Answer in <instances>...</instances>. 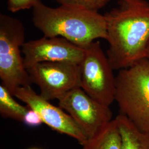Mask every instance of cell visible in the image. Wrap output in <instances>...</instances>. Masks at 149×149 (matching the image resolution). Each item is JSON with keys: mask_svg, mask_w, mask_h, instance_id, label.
Returning a JSON list of instances; mask_svg holds the SVG:
<instances>
[{"mask_svg": "<svg viewBox=\"0 0 149 149\" xmlns=\"http://www.w3.org/2000/svg\"><path fill=\"white\" fill-rule=\"evenodd\" d=\"M107 56L114 70L128 68L145 58L149 40V3L119 0L118 7L105 15Z\"/></svg>", "mask_w": 149, "mask_h": 149, "instance_id": "1", "label": "cell"}, {"mask_svg": "<svg viewBox=\"0 0 149 149\" xmlns=\"http://www.w3.org/2000/svg\"><path fill=\"white\" fill-rule=\"evenodd\" d=\"M32 21L44 37H60L86 48L97 39H107L106 21L98 12L60 5L52 8L39 0Z\"/></svg>", "mask_w": 149, "mask_h": 149, "instance_id": "2", "label": "cell"}, {"mask_svg": "<svg viewBox=\"0 0 149 149\" xmlns=\"http://www.w3.org/2000/svg\"><path fill=\"white\" fill-rule=\"evenodd\" d=\"M115 101L120 113L145 132H149V60L144 58L119 70Z\"/></svg>", "mask_w": 149, "mask_h": 149, "instance_id": "3", "label": "cell"}, {"mask_svg": "<svg viewBox=\"0 0 149 149\" xmlns=\"http://www.w3.org/2000/svg\"><path fill=\"white\" fill-rule=\"evenodd\" d=\"M25 39V28L20 19L0 15V79L13 95L17 88L32 84L21 54Z\"/></svg>", "mask_w": 149, "mask_h": 149, "instance_id": "4", "label": "cell"}, {"mask_svg": "<svg viewBox=\"0 0 149 149\" xmlns=\"http://www.w3.org/2000/svg\"><path fill=\"white\" fill-rule=\"evenodd\" d=\"M79 66L80 87L97 101L110 106L115 101L116 78L100 42L94 41L85 48Z\"/></svg>", "mask_w": 149, "mask_h": 149, "instance_id": "5", "label": "cell"}, {"mask_svg": "<svg viewBox=\"0 0 149 149\" xmlns=\"http://www.w3.org/2000/svg\"><path fill=\"white\" fill-rule=\"evenodd\" d=\"M58 101L59 106L69 114L88 139L99 133L113 119L109 106L97 101L81 87L70 91Z\"/></svg>", "mask_w": 149, "mask_h": 149, "instance_id": "6", "label": "cell"}, {"mask_svg": "<svg viewBox=\"0 0 149 149\" xmlns=\"http://www.w3.org/2000/svg\"><path fill=\"white\" fill-rule=\"evenodd\" d=\"M32 84L48 101L59 100L73 89L80 87L79 65L64 62H43L27 69Z\"/></svg>", "mask_w": 149, "mask_h": 149, "instance_id": "7", "label": "cell"}, {"mask_svg": "<svg viewBox=\"0 0 149 149\" xmlns=\"http://www.w3.org/2000/svg\"><path fill=\"white\" fill-rule=\"evenodd\" d=\"M13 96L37 112L42 118L43 123L54 130L74 139L81 145L88 139L67 112L44 99L31 86L17 88Z\"/></svg>", "mask_w": 149, "mask_h": 149, "instance_id": "8", "label": "cell"}, {"mask_svg": "<svg viewBox=\"0 0 149 149\" xmlns=\"http://www.w3.org/2000/svg\"><path fill=\"white\" fill-rule=\"evenodd\" d=\"M24 64L28 69L43 62H64L79 65L85 48L60 37H43L26 42L22 48Z\"/></svg>", "mask_w": 149, "mask_h": 149, "instance_id": "9", "label": "cell"}, {"mask_svg": "<svg viewBox=\"0 0 149 149\" xmlns=\"http://www.w3.org/2000/svg\"><path fill=\"white\" fill-rule=\"evenodd\" d=\"M115 118L120 134L122 149H149V132L141 131L120 113Z\"/></svg>", "mask_w": 149, "mask_h": 149, "instance_id": "10", "label": "cell"}, {"mask_svg": "<svg viewBox=\"0 0 149 149\" xmlns=\"http://www.w3.org/2000/svg\"><path fill=\"white\" fill-rule=\"evenodd\" d=\"M81 149H122L121 136L116 118L95 136L88 139Z\"/></svg>", "mask_w": 149, "mask_h": 149, "instance_id": "11", "label": "cell"}, {"mask_svg": "<svg viewBox=\"0 0 149 149\" xmlns=\"http://www.w3.org/2000/svg\"><path fill=\"white\" fill-rule=\"evenodd\" d=\"M14 97L4 86L0 85V114L3 118L22 122L29 107L19 103Z\"/></svg>", "mask_w": 149, "mask_h": 149, "instance_id": "12", "label": "cell"}, {"mask_svg": "<svg viewBox=\"0 0 149 149\" xmlns=\"http://www.w3.org/2000/svg\"><path fill=\"white\" fill-rule=\"evenodd\" d=\"M60 5L79 8L90 11H98L111 0H56Z\"/></svg>", "mask_w": 149, "mask_h": 149, "instance_id": "13", "label": "cell"}, {"mask_svg": "<svg viewBox=\"0 0 149 149\" xmlns=\"http://www.w3.org/2000/svg\"><path fill=\"white\" fill-rule=\"evenodd\" d=\"M39 0H8L7 8L9 11L16 13L18 11L33 8Z\"/></svg>", "mask_w": 149, "mask_h": 149, "instance_id": "14", "label": "cell"}, {"mask_svg": "<svg viewBox=\"0 0 149 149\" xmlns=\"http://www.w3.org/2000/svg\"><path fill=\"white\" fill-rule=\"evenodd\" d=\"M22 122L29 127H38L43 124V119L39 113L29 108L23 119Z\"/></svg>", "mask_w": 149, "mask_h": 149, "instance_id": "15", "label": "cell"}, {"mask_svg": "<svg viewBox=\"0 0 149 149\" xmlns=\"http://www.w3.org/2000/svg\"><path fill=\"white\" fill-rule=\"evenodd\" d=\"M145 58L149 60V40L147 45L146 50V54H145Z\"/></svg>", "mask_w": 149, "mask_h": 149, "instance_id": "16", "label": "cell"}, {"mask_svg": "<svg viewBox=\"0 0 149 149\" xmlns=\"http://www.w3.org/2000/svg\"><path fill=\"white\" fill-rule=\"evenodd\" d=\"M39 149V148H31V149Z\"/></svg>", "mask_w": 149, "mask_h": 149, "instance_id": "17", "label": "cell"}]
</instances>
